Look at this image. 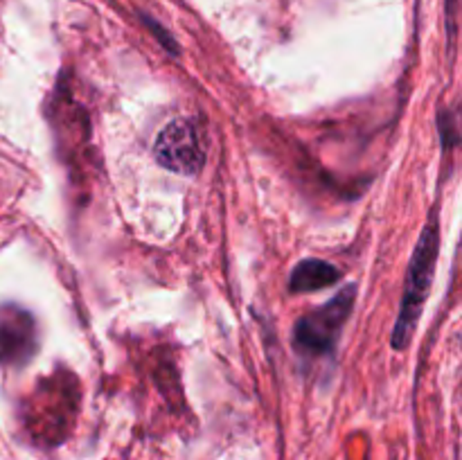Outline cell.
I'll use <instances>...</instances> for the list:
<instances>
[{"mask_svg": "<svg viewBox=\"0 0 462 460\" xmlns=\"http://www.w3.org/2000/svg\"><path fill=\"white\" fill-rule=\"evenodd\" d=\"M438 246H440V235H438L436 221L424 225L422 237L415 246L413 257H411L409 278H406V291L402 298V311L397 318L395 332H393V347L404 350L411 343L418 320L422 316L424 302H427L429 289L433 282V271H436Z\"/></svg>", "mask_w": 462, "mask_h": 460, "instance_id": "obj_1", "label": "cell"}, {"mask_svg": "<svg viewBox=\"0 0 462 460\" xmlns=\"http://www.w3.org/2000/svg\"><path fill=\"white\" fill-rule=\"evenodd\" d=\"M355 296V287L341 289L338 296H334L328 305L298 320L296 329H293V343L302 354L323 356L334 350L338 334H341L347 316L352 314Z\"/></svg>", "mask_w": 462, "mask_h": 460, "instance_id": "obj_2", "label": "cell"}, {"mask_svg": "<svg viewBox=\"0 0 462 460\" xmlns=\"http://www.w3.org/2000/svg\"><path fill=\"white\" fill-rule=\"evenodd\" d=\"M153 156L165 170L183 176H197L206 158L197 126L188 120H171L158 133Z\"/></svg>", "mask_w": 462, "mask_h": 460, "instance_id": "obj_3", "label": "cell"}, {"mask_svg": "<svg viewBox=\"0 0 462 460\" xmlns=\"http://www.w3.org/2000/svg\"><path fill=\"white\" fill-rule=\"evenodd\" d=\"M36 323L16 305L0 307V363L23 365L36 352Z\"/></svg>", "mask_w": 462, "mask_h": 460, "instance_id": "obj_4", "label": "cell"}, {"mask_svg": "<svg viewBox=\"0 0 462 460\" xmlns=\"http://www.w3.org/2000/svg\"><path fill=\"white\" fill-rule=\"evenodd\" d=\"M341 278V271L325 260H302L293 269L289 287L293 293H310L334 284Z\"/></svg>", "mask_w": 462, "mask_h": 460, "instance_id": "obj_5", "label": "cell"}, {"mask_svg": "<svg viewBox=\"0 0 462 460\" xmlns=\"http://www.w3.org/2000/svg\"><path fill=\"white\" fill-rule=\"evenodd\" d=\"M451 9H454V0H449V12H451Z\"/></svg>", "mask_w": 462, "mask_h": 460, "instance_id": "obj_6", "label": "cell"}]
</instances>
